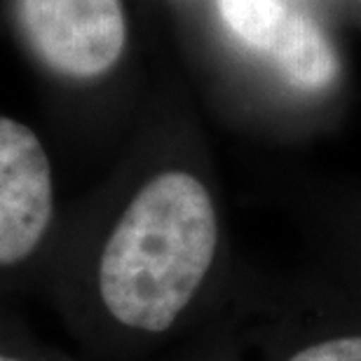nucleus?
<instances>
[{
    "label": "nucleus",
    "mask_w": 361,
    "mask_h": 361,
    "mask_svg": "<svg viewBox=\"0 0 361 361\" xmlns=\"http://www.w3.org/2000/svg\"><path fill=\"white\" fill-rule=\"evenodd\" d=\"M0 361H24V359H17L12 355H5V352H0Z\"/></svg>",
    "instance_id": "obj_6"
},
{
    "label": "nucleus",
    "mask_w": 361,
    "mask_h": 361,
    "mask_svg": "<svg viewBox=\"0 0 361 361\" xmlns=\"http://www.w3.org/2000/svg\"><path fill=\"white\" fill-rule=\"evenodd\" d=\"M230 31L298 90L331 87L341 56L326 31L310 14L284 0H216Z\"/></svg>",
    "instance_id": "obj_3"
},
{
    "label": "nucleus",
    "mask_w": 361,
    "mask_h": 361,
    "mask_svg": "<svg viewBox=\"0 0 361 361\" xmlns=\"http://www.w3.org/2000/svg\"><path fill=\"white\" fill-rule=\"evenodd\" d=\"M288 361H361V336L317 343L293 355Z\"/></svg>",
    "instance_id": "obj_5"
},
{
    "label": "nucleus",
    "mask_w": 361,
    "mask_h": 361,
    "mask_svg": "<svg viewBox=\"0 0 361 361\" xmlns=\"http://www.w3.org/2000/svg\"><path fill=\"white\" fill-rule=\"evenodd\" d=\"M216 244L209 190L192 174L164 171L136 192L101 251V302L122 326L162 334L200 291Z\"/></svg>",
    "instance_id": "obj_1"
},
{
    "label": "nucleus",
    "mask_w": 361,
    "mask_h": 361,
    "mask_svg": "<svg viewBox=\"0 0 361 361\" xmlns=\"http://www.w3.org/2000/svg\"><path fill=\"white\" fill-rule=\"evenodd\" d=\"M35 54L61 75L90 80L118 63L127 40L120 0H17Z\"/></svg>",
    "instance_id": "obj_2"
},
{
    "label": "nucleus",
    "mask_w": 361,
    "mask_h": 361,
    "mask_svg": "<svg viewBox=\"0 0 361 361\" xmlns=\"http://www.w3.org/2000/svg\"><path fill=\"white\" fill-rule=\"evenodd\" d=\"M54 214L52 164L33 129L0 118V268L24 263Z\"/></svg>",
    "instance_id": "obj_4"
}]
</instances>
